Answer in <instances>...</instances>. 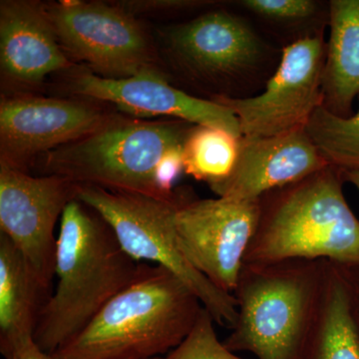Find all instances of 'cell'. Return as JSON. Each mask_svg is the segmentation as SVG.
<instances>
[{
  "label": "cell",
  "instance_id": "cell-5",
  "mask_svg": "<svg viewBox=\"0 0 359 359\" xmlns=\"http://www.w3.org/2000/svg\"><path fill=\"white\" fill-rule=\"evenodd\" d=\"M191 128L179 122L114 115L93 133L42 155L33 165L37 164L41 176L55 175L79 185L171 199L161 193L158 168L170 151L184 145Z\"/></svg>",
  "mask_w": 359,
  "mask_h": 359
},
{
  "label": "cell",
  "instance_id": "cell-4",
  "mask_svg": "<svg viewBox=\"0 0 359 359\" xmlns=\"http://www.w3.org/2000/svg\"><path fill=\"white\" fill-rule=\"evenodd\" d=\"M327 261L245 264L233 297L238 318L224 344L257 359H301L313 327Z\"/></svg>",
  "mask_w": 359,
  "mask_h": 359
},
{
  "label": "cell",
  "instance_id": "cell-10",
  "mask_svg": "<svg viewBox=\"0 0 359 359\" xmlns=\"http://www.w3.org/2000/svg\"><path fill=\"white\" fill-rule=\"evenodd\" d=\"M78 188L65 177H35L0 165V231L48 289L55 278L54 229L67 205L78 199Z\"/></svg>",
  "mask_w": 359,
  "mask_h": 359
},
{
  "label": "cell",
  "instance_id": "cell-26",
  "mask_svg": "<svg viewBox=\"0 0 359 359\" xmlns=\"http://www.w3.org/2000/svg\"><path fill=\"white\" fill-rule=\"evenodd\" d=\"M342 175H344V181L355 187L359 192V172H346V173L342 172Z\"/></svg>",
  "mask_w": 359,
  "mask_h": 359
},
{
  "label": "cell",
  "instance_id": "cell-6",
  "mask_svg": "<svg viewBox=\"0 0 359 359\" xmlns=\"http://www.w3.org/2000/svg\"><path fill=\"white\" fill-rule=\"evenodd\" d=\"M183 196L177 192L171 199H161L96 186L78 188V199L105 219L132 259L171 271L197 295L217 325L231 330L238 318L235 297L210 282L180 247L175 218Z\"/></svg>",
  "mask_w": 359,
  "mask_h": 359
},
{
  "label": "cell",
  "instance_id": "cell-21",
  "mask_svg": "<svg viewBox=\"0 0 359 359\" xmlns=\"http://www.w3.org/2000/svg\"><path fill=\"white\" fill-rule=\"evenodd\" d=\"M212 314L204 306L185 339L161 359H243L219 341Z\"/></svg>",
  "mask_w": 359,
  "mask_h": 359
},
{
  "label": "cell",
  "instance_id": "cell-23",
  "mask_svg": "<svg viewBox=\"0 0 359 359\" xmlns=\"http://www.w3.org/2000/svg\"><path fill=\"white\" fill-rule=\"evenodd\" d=\"M120 8L136 16L137 14L169 13V11H185L211 4L198 0H124L112 1Z\"/></svg>",
  "mask_w": 359,
  "mask_h": 359
},
{
  "label": "cell",
  "instance_id": "cell-13",
  "mask_svg": "<svg viewBox=\"0 0 359 359\" xmlns=\"http://www.w3.org/2000/svg\"><path fill=\"white\" fill-rule=\"evenodd\" d=\"M168 55L188 74L203 80L226 79L256 65L261 40L244 20L211 11L165 32Z\"/></svg>",
  "mask_w": 359,
  "mask_h": 359
},
{
  "label": "cell",
  "instance_id": "cell-25",
  "mask_svg": "<svg viewBox=\"0 0 359 359\" xmlns=\"http://www.w3.org/2000/svg\"><path fill=\"white\" fill-rule=\"evenodd\" d=\"M344 266L346 268L349 283H351L354 313H355L356 320H358L359 327V266Z\"/></svg>",
  "mask_w": 359,
  "mask_h": 359
},
{
  "label": "cell",
  "instance_id": "cell-22",
  "mask_svg": "<svg viewBox=\"0 0 359 359\" xmlns=\"http://www.w3.org/2000/svg\"><path fill=\"white\" fill-rule=\"evenodd\" d=\"M241 4L257 15L280 22L308 20L318 11L313 0H243Z\"/></svg>",
  "mask_w": 359,
  "mask_h": 359
},
{
  "label": "cell",
  "instance_id": "cell-2",
  "mask_svg": "<svg viewBox=\"0 0 359 359\" xmlns=\"http://www.w3.org/2000/svg\"><path fill=\"white\" fill-rule=\"evenodd\" d=\"M344 175L327 166L266 194L245 264L306 259L359 266V219L344 197Z\"/></svg>",
  "mask_w": 359,
  "mask_h": 359
},
{
  "label": "cell",
  "instance_id": "cell-3",
  "mask_svg": "<svg viewBox=\"0 0 359 359\" xmlns=\"http://www.w3.org/2000/svg\"><path fill=\"white\" fill-rule=\"evenodd\" d=\"M202 309L174 273L144 264L138 278L55 353L63 359L163 358L185 339Z\"/></svg>",
  "mask_w": 359,
  "mask_h": 359
},
{
  "label": "cell",
  "instance_id": "cell-18",
  "mask_svg": "<svg viewBox=\"0 0 359 359\" xmlns=\"http://www.w3.org/2000/svg\"><path fill=\"white\" fill-rule=\"evenodd\" d=\"M301 359H359V327L341 264L328 262L320 306Z\"/></svg>",
  "mask_w": 359,
  "mask_h": 359
},
{
  "label": "cell",
  "instance_id": "cell-20",
  "mask_svg": "<svg viewBox=\"0 0 359 359\" xmlns=\"http://www.w3.org/2000/svg\"><path fill=\"white\" fill-rule=\"evenodd\" d=\"M304 129L330 166L344 173L359 172V108L355 114L340 117L321 105Z\"/></svg>",
  "mask_w": 359,
  "mask_h": 359
},
{
  "label": "cell",
  "instance_id": "cell-27",
  "mask_svg": "<svg viewBox=\"0 0 359 359\" xmlns=\"http://www.w3.org/2000/svg\"><path fill=\"white\" fill-rule=\"evenodd\" d=\"M154 359H161V358H154Z\"/></svg>",
  "mask_w": 359,
  "mask_h": 359
},
{
  "label": "cell",
  "instance_id": "cell-8",
  "mask_svg": "<svg viewBox=\"0 0 359 359\" xmlns=\"http://www.w3.org/2000/svg\"><path fill=\"white\" fill-rule=\"evenodd\" d=\"M325 47L318 35L302 37L283 49L280 65L259 95L235 98L224 94L212 100L238 118L245 137H271L306 128L323 105Z\"/></svg>",
  "mask_w": 359,
  "mask_h": 359
},
{
  "label": "cell",
  "instance_id": "cell-1",
  "mask_svg": "<svg viewBox=\"0 0 359 359\" xmlns=\"http://www.w3.org/2000/svg\"><path fill=\"white\" fill-rule=\"evenodd\" d=\"M60 222L57 283L33 335L48 353L75 339L111 299L138 278L145 264L132 259L105 219L79 199L67 205Z\"/></svg>",
  "mask_w": 359,
  "mask_h": 359
},
{
  "label": "cell",
  "instance_id": "cell-12",
  "mask_svg": "<svg viewBox=\"0 0 359 359\" xmlns=\"http://www.w3.org/2000/svg\"><path fill=\"white\" fill-rule=\"evenodd\" d=\"M71 88L88 100L107 102L135 117L178 118L191 124L223 129L241 139L240 123L228 108L175 88L164 73H143L113 79L86 71L73 75Z\"/></svg>",
  "mask_w": 359,
  "mask_h": 359
},
{
  "label": "cell",
  "instance_id": "cell-19",
  "mask_svg": "<svg viewBox=\"0 0 359 359\" xmlns=\"http://www.w3.org/2000/svg\"><path fill=\"white\" fill-rule=\"evenodd\" d=\"M241 139L223 129L197 125L187 135L183 147L185 173L216 185L235 169Z\"/></svg>",
  "mask_w": 359,
  "mask_h": 359
},
{
  "label": "cell",
  "instance_id": "cell-11",
  "mask_svg": "<svg viewBox=\"0 0 359 359\" xmlns=\"http://www.w3.org/2000/svg\"><path fill=\"white\" fill-rule=\"evenodd\" d=\"M83 100L2 97L0 165L27 172L42 155L88 136L114 116Z\"/></svg>",
  "mask_w": 359,
  "mask_h": 359
},
{
  "label": "cell",
  "instance_id": "cell-7",
  "mask_svg": "<svg viewBox=\"0 0 359 359\" xmlns=\"http://www.w3.org/2000/svg\"><path fill=\"white\" fill-rule=\"evenodd\" d=\"M45 8L66 55L94 74L121 79L163 73L147 29L113 2L65 0Z\"/></svg>",
  "mask_w": 359,
  "mask_h": 359
},
{
  "label": "cell",
  "instance_id": "cell-14",
  "mask_svg": "<svg viewBox=\"0 0 359 359\" xmlns=\"http://www.w3.org/2000/svg\"><path fill=\"white\" fill-rule=\"evenodd\" d=\"M327 166L304 128L278 136H243L235 169L210 188L218 197L256 202Z\"/></svg>",
  "mask_w": 359,
  "mask_h": 359
},
{
  "label": "cell",
  "instance_id": "cell-17",
  "mask_svg": "<svg viewBox=\"0 0 359 359\" xmlns=\"http://www.w3.org/2000/svg\"><path fill=\"white\" fill-rule=\"evenodd\" d=\"M328 14L323 106L334 115L349 117L359 96V0H332Z\"/></svg>",
  "mask_w": 359,
  "mask_h": 359
},
{
  "label": "cell",
  "instance_id": "cell-16",
  "mask_svg": "<svg viewBox=\"0 0 359 359\" xmlns=\"http://www.w3.org/2000/svg\"><path fill=\"white\" fill-rule=\"evenodd\" d=\"M50 289L40 282L20 250L0 235V351L34 335Z\"/></svg>",
  "mask_w": 359,
  "mask_h": 359
},
{
  "label": "cell",
  "instance_id": "cell-15",
  "mask_svg": "<svg viewBox=\"0 0 359 359\" xmlns=\"http://www.w3.org/2000/svg\"><path fill=\"white\" fill-rule=\"evenodd\" d=\"M71 66L44 4L0 1V69L6 84L18 88L37 86L47 75Z\"/></svg>",
  "mask_w": 359,
  "mask_h": 359
},
{
  "label": "cell",
  "instance_id": "cell-24",
  "mask_svg": "<svg viewBox=\"0 0 359 359\" xmlns=\"http://www.w3.org/2000/svg\"><path fill=\"white\" fill-rule=\"evenodd\" d=\"M4 358L6 359H63L56 353H45L37 346L33 337H26L14 344L9 349L8 353L4 354Z\"/></svg>",
  "mask_w": 359,
  "mask_h": 359
},
{
  "label": "cell",
  "instance_id": "cell-9",
  "mask_svg": "<svg viewBox=\"0 0 359 359\" xmlns=\"http://www.w3.org/2000/svg\"><path fill=\"white\" fill-rule=\"evenodd\" d=\"M259 216V201L193 199L184 195L175 218L180 247L210 282L233 294Z\"/></svg>",
  "mask_w": 359,
  "mask_h": 359
}]
</instances>
